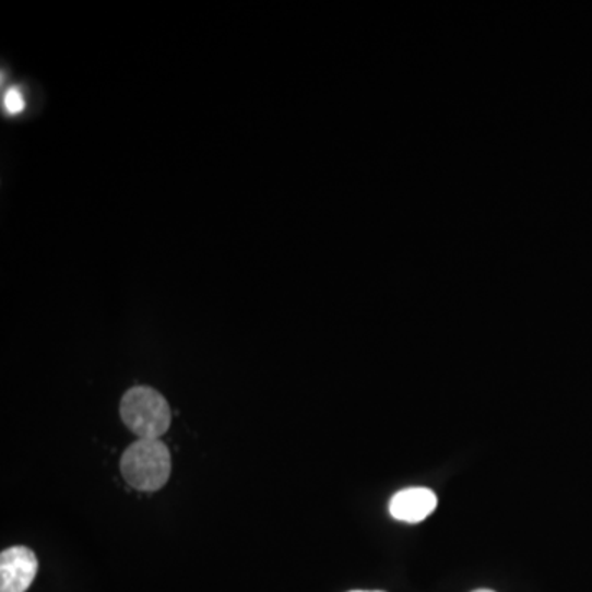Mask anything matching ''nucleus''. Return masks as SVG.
Wrapping results in <instances>:
<instances>
[{"label":"nucleus","instance_id":"obj_4","mask_svg":"<svg viewBox=\"0 0 592 592\" xmlns=\"http://www.w3.org/2000/svg\"><path fill=\"white\" fill-rule=\"evenodd\" d=\"M438 506V497L426 487L400 490L389 504V512L399 522L418 523L428 519Z\"/></svg>","mask_w":592,"mask_h":592},{"label":"nucleus","instance_id":"obj_3","mask_svg":"<svg viewBox=\"0 0 592 592\" xmlns=\"http://www.w3.org/2000/svg\"><path fill=\"white\" fill-rule=\"evenodd\" d=\"M38 571L37 555L27 546H12L0 555V592H25Z\"/></svg>","mask_w":592,"mask_h":592},{"label":"nucleus","instance_id":"obj_2","mask_svg":"<svg viewBox=\"0 0 592 592\" xmlns=\"http://www.w3.org/2000/svg\"><path fill=\"white\" fill-rule=\"evenodd\" d=\"M120 416L139 439H161L171 425L167 400L152 387H133L120 402Z\"/></svg>","mask_w":592,"mask_h":592},{"label":"nucleus","instance_id":"obj_5","mask_svg":"<svg viewBox=\"0 0 592 592\" xmlns=\"http://www.w3.org/2000/svg\"><path fill=\"white\" fill-rule=\"evenodd\" d=\"M24 107V96H22V93L17 90V87H12V90H9L8 93H5L4 109L8 110L9 114L22 113Z\"/></svg>","mask_w":592,"mask_h":592},{"label":"nucleus","instance_id":"obj_6","mask_svg":"<svg viewBox=\"0 0 592 592\" xmlns=\"http://www.w3.org/2000/svg\"><path fill=\"white\" fill-rule=\"evenodd\" d=\"M473 592H496V591H490V589H477V591H473Z\"/></svg>","mask_w":592,"mask_h":592},{"label":"nucleus","instance_id":"obj_7","mask_svg":"<svg viewBox=\"0 0 592 592\" xmlns=\"http://www.w3.org/2000/svg\"><path fill=\"white\" fill-rule=\"evenodd\" d=\"M351 592H383V591H351Z\"/></svg>","mask_w":592,"mask_h":592},{"label":"nucleus","instance_id":"obj_1","mask_svg":"<svg viewBox=\"0 0 592 592\" xmlns=\"http://www.w3.org/2000/svg\"><path fill=\"white\" fill-rule=\"evenodd\" d=\"M120 473L130 487L155 493L170 479L171 457L161 439H139L127 448L120 460Z\"/></svg>","mask_w":592,"mask_h":592}]
</instances>
